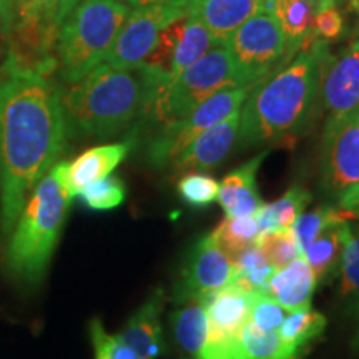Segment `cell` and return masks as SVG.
Listing matches in <instances>:
<instances>
[{
  "label": "cell",
  "instance_id": "obj_19",
  "mask_svg": "<svg viewBox=\"0 0 359 359\" xmlns=\"http://www.w3.org/2000/svg\"><path fill=\"white\" fill-rule=\"evenodd\" d=\"M165 296L161 290H155L132 314L127 326L118 336L130 348L140 354L142 359H156L163 353V333H161L160 314L163 309Z\"/></svg>",
  "mask_w": 359,
  "mask_h": 359
},
{
  "label": "cell",
  "instance_id": "obj_6",
  "mask_svg": "<svg viewBox=\"0 0 359 359\" xmlns=\"http://www.w3.org/2000/svg\"><path fill=\"white\" fill-rule=\"evenodd\" d=\"M60 0H11L6 60L12 70L53 75Z\"/></svg>",
  "mask_w": 359,
  "mask_h": 359
},
{
  "label": "cell",
  "instance_id": "obj_3",
  "mask_svg": "<svg viewBox=\"0 0 359 359\" xmlns=\"http://www.w3.org/2000/svg\"><path fill=\"white\" fill-rule=\"evenodd\" d=\"M147 82L140 69L102 62L72 83H60L67 133L77 138L115 137L137 125Z\"/></svg>",
  "mask_w": 359,
  "mask_h": 359
},
{
  "label": "cell",
  "instance_id": "obj_10",
  "mask_svg": "<svg viewBox=\"0 0 359 359\" xmlns=\"http://www.w3.org/2000/svg\"><path fill=\"white\" fill-rule=\"evenodd\" d=\"M185 13L187 7L177 6L130 8L128 17L103 62L118 69H138L154 50L160 34Z\"/></svg>",
  "mask_w": 359,
  "mask_h": 359
},
{
  "label": "cell",
  "instance_id": "obj_18",
  "mask_svg": "<svg viewBox=\"0 0 359 359\" xmlns=\"http://www.w3.org/2000/svg\"><path fill=\"white\" fill-rule=\"evenodd\" d=\"M133 143L135 140L130 137L125 142L93 147L79 155L74 161H67L65 185L70 198H75L88 183L114 172L132 150Z\"/></svg>",
  "mask_w": 359,
  "mask_h": 359
},
{
  "label": "cell",
  "instance_id": "obj_5",
  "mask_svg": "<svg viewBox=\"0 0 359 359\" xmlns=\"http://www.w3.org/2000/svg\"><path fill=\"white\" fill-rule=\"evenodd\" d=\"M128 13L122 0H82L72 8L58 25V83L75 82L102 64Z\"/></svg>",
  "mask_w": 359,
  "mask_h": 359
},
{
  "label": "cell",
  "instance_id": "obj_23",
  "mask_svg": "<svg viewBox=\"0 0 359 359\" xmlns=\"http://www.w3.org/2000/svg\"><path fill=\"white\" fill-rule=\"evenodd\" d=\"M172 327L183 356L187 359L198 358L208 334V316L201 298L180 303V308L172 314Z\"/></svg>",
  "mask_w": 359,
  "mask_h": 359
},
{
  "label": "cell",
  "instance_id": "obj_9",
  "mask_svg": "<svg viewBox=\"0 0 359 359\" xmlns=\"http://www.w3.org/2000/svg\"><path fill=\"white\" fill-rule=\"evenodd\" d=\"M251 87H228L213 93L183 118L161 125L150 132L147 156L151 167L163 168L182 154L200 133L241 109Z\"/></svg>",
  "mask_w": 359,
  "mask_h": 359
},
{
  "label": "cell",
  "instance_id": "obj_14",
  "mask_svg": "<svg viewBox=\"0 0 359 359\" xmlns=\"http://www.w3.org/2000/svg\"><path fill=\"white\" fill-rule=\"evenodd\" d=\"M359 103V39L333 55L323 58L320 75V110L327 118L351 111Z\"/></svg>",
  "mask_w": 359,
  "mask_h": 359
},
{
  "label": "cell",
  "instance_id": "obj_33",
  "mask_svg": "<svg viewBox=\"0 0 359 359\" xmlns=\"http://www.w3.org/2000/svg\"><path fill=\"white\" fill-rule=\"evenodd\" d=\"M90 338L95 353H100L105 359H142L140 354L130 348L118 334L111 336L107 333L100 320L90 323Z\"/></svg>",
  "mask_w": 359,
  "mask_h": 359
},
{
  "label": "cell",
  "instance_id": "obj_43",
  "mask_svg": "<svg viewBox=\"0 0 359 359\" xmlns=\"http://www.w3.org/2000/svg\"><path fill=\"white\" fill-rule=\"evenodd\" d=\"M0 188H2V156H0Z\"/></svg>",
  "mask_w": 359,
  "mask_h": 359
},
{
  "label": "cell",
  "instance_id": "obj_44",
  "mask_svg": "<svg viewBox=\"0 0 359 359\" xmlns=\"http://www.w3.org/2000/svg\"><path fill=\"white\" fill-rule=\"evenodd\" d=\"M95 359H105V358H103L100 353H95Z\"/></svg>",
  "mask_w": 359,
  "mask_h": 359
},
{
  "label": "cell",
  "instance_id": "obj_42",
  "mask_svg": "<svg viewBox=\"0 0 359 359\" xmlns=\"http://www.w3.org/2000/svg\"><path fill=\"white\" fill-rule=\"evenodd\" d=\"M348 114H351V115L354 116V118H356V120H359V103H358V105H356V107H354V109H353L351 111H348Z\"/></svg>",
  "mask_w": 359,
  "mask_h": 359
},
{
  "label": "cell",
  "instance_id": "obj_28",
  "mask_svg": "<svg viewBox=\"0 0 359 359\" xmlns=\"http://www.w3.org/2000/svg\"><path fill=\"white\" fill-rule=\"evenodd\" d=\"M338 276L341 298L359 308V224H353L351 222Z\"/></svg>",
  "mask_w": 359,
  "mask_h": 359
},
{
  "label": "cell",
  "instance_id": "obj_17",
  "mask_svg": "<svg viewBox=\"0 0 359 359\" xmlns=\"http://www.w3.org/2000/svg\"><path fill=\"white\" fill-rule=\"evenodd\" d=\"M269 151L253 156L235 170H231L219 183L218 201L222 205L224 217H245L255 215L264 205L258 191L257 172Z\"/></svg>",
  "mask_w": 359,
  "mask_h": 359
},
{
  "label": "cell",
  "instance_id": "obj_12",
  "mask_svg": "<svg viewBox=\"0 0 359 359\" xmlns=\"http://www.w3.org/2000/svg\"><path fill=\"white\" fill-rule=\"evenodd\" d=\"M218 45L210 30L187 12L160 34L154 50L142 65L173 80Z\"/></svg>",
  "mask_w": 359,
  "mask_h": 359
},
{
  "label": "cell",
  "instance_id": "obj_15",
  "mask_svg": "<svg viewBox=\"0 0 359 359\" xmlns=\"http://www.w3.org/2000/svg\"><path fill=\"white\" fill-rule=\"evenodd\" d=\"M238 125H240V110L213 125L206 132L188 145L185 150L172 161L177 172H201L217 167L231 154L236 145Z\"/></svg>",
  "mask_w": 359,
  "mask_h": 359
},
{
  "label": "cell",
  "instance_id": "obj_35",
  "mask_svg": "<svg viewBox=\"0 0 359 359\" xmlns=\"http://www.w3.org/2000/svg\"><path fill=\"white\" fill-rule=\"evenodd\" d=\"M344 32V19L341 12L334 6L323 8L314 13L313 20V35L314 40L321 42H334Z\"/></svg>",
  "mask_w": 359,
  "mask_h": 359
},
{
  "label": "cell",
  "instance_id": "obj_31",
  "mask_svg": "<svg viewBox=\"0 0 359 359\" xmlns=\"http://www.w3.org/2000/svg\"><path fill=\"white\" fill-rule=\"evenodd\" d=\"M77 196L92 210H111L123 203L127 196L125 183L115 175H107L83 187Z\"/></svg>",
  "mask_w": 359,
  "mask_h": 359
},
{
  "label": "cell",
  "instance_id": "obj_37",
  "mask_svg": "<svg viewBox=\"0 0 359 359\" xmlns=\"http://www.w3.org/2000/svg\"><path fill=\"white\" fill-rule=\"evenodd\" d=\"M8 15H11V0H0V22H2V34L6 39Z\"/></svg>",
  "mask_w": 359,
  "mask_h": 359
},
{
  "label": "cell",
  "instance_id": "obj_21",
  "mask_svg": "<svg viewBox=\"0 0 359 359\" xmlns=\"http://www.w3.org/2000/svg\"><path fill=\"white\" fill-rule=\"evenodd\" d=\"M348 231L349 218L336 219L323 228L304 250L303 257L311 266L318 283H327L338 276Z\"/></svg>",
  "mask_w": 359,
  "mask_h": 359
},
{
  "label": "cell",
  "instance_id": "obj_16",
  "mask_svg": "<svg viewBox=\"0 0 359 359\" xmlns=\"http://www.w3.org/2000/svg\"><path fill=\"white\" fill-rule=\"evenodd\" d=\"M264 0H188V15L201 22L219 45L263 8Z\"/></svg>",
  "mask_w": 359,
  "mask_h": 359
},
{
  "label": "cell",
  "instance_id": "obj_39",
  "mask_svg": "<svg viewBox=\"0 0 359 359\" xmlns=\"http://www.w3.org/2000/svg\"><path fill=\"white\" fill-rule=\"evenodd\" d=\"M306 2H309V6L313 7L314 13H316V12L323 11V8H326V7H331V6H334V2H336V0H306Z\"/></svg>",
  "mask_w": 359,
  "mask_h": 359
},
{
  "label": "cell",
  "instance_id": "obj_20",
  "mask_svg": "<svg viewBox=\"0 0 359 359\" xmlns=\"http://www.w3.org/2000/svg\"><path fill=\"white\" fill-rule=\"evenodd\" d=\"M316 276L302 255L288 266L278 269L263 293L281 304L288 313L311 308L313 293L316 290Z\"/></svg>",
  "mask_w": 359,
  "mask_h": 359
},
{
  "label": "cell",
  "instance_id": "obj_41",
  "mask_svg": "<svg viewBox=\"0 0 359 359\" xmlns=\"http://www.w3.org/2000/svg\"><path fill=\"white\" fill-rule=\"evenodd\" d=\"M4 48H6V43H4V34H2V22H0V55L4 53Z\"/></svg>",
  "mask_w": 359,
  "mask_h": 359
},
{
  "label": "cell",
  "instance_id": "obj_30",
  "mask_svg": "<svg viewBox=\"0 0 359 359\" xmlns=\"http://www.w3.org/2000/svg\"><path fill=\"white\" fill-rule=\"evenodd\" d=\"M257 245L262 248L264 257L275 266L276 271L288 266L291 262H294L296 258L303 255V251L298 245V240H296L293 233V228L262 233L258 236Z\"/></svg>",
  "mask_w": 359,
  "mask_h": 359
},
{
  "label": "cell",
  "instance_id": "obj_11",
  "mask_svg": "<svg viewBox=\"0 0 359 359\" xmlns=\"http://www.w3.org/2000/svg\"><path fill=\"white\" fill-rule=\"evenodd\" d=\"M257 296L230 283L201 298L208 316V334L196 359H233L236 338L250 320Z\"/></svg>",
  "mask_w": 359,
  "mask_h": 359
},
{
  "label": "cell",
  "instance_id": "obj_38",
  "mask_svg": "<svg viewBox=\"0 0 359 359\" xmlns=\"http://www.w3.org/2000/svg\"><path fill=\"white\" fill-rule=\"evenodd\" d=\"M79 2H82V0H60V8H58V25H60V22L65 19L67 13L77 6Z\"/></svg>",
  "mask_w": 359,
  "mask_h": 359
},
{
  "label": "cell",
  "instance_id": "obj_4",
  "mask_svg": "<svg viewBox=\"0 0 359 359\" xmlns=\"http://www.w3.org/2000/svg\"><path fill=\"white\" fill-rule=\"evenodd\" d=\"M65 173L67 161H58L45 173L13 226L7 268L17 280L39 281L48 266L72 201Z\"/></svg>",
  "mask_w": 359,
  "mask_h": 359
},
{
  "label": "cell",
  "instance_id": "obj_40",
  "mask_svg": "<svg viewBox=\"0 0 359 359\" xmlns=\"http://www.w3.org/2000/svg\"><path fill=\"white\" fill-rule=\"evenodd\" d=\"M351 349H353V353L359 354V325L356 327V333H354L353 339H351Z\"/></svg>",
  "mask_w": 359,
  "mask_h": 359
},
{
  "label": "cell",
  "instance_id": "obj_8",
  "mask_svg": "<svg viewBox=\"0 0 359 359\" xmlns=\"http://www.w3.org/2000/svg\"><path fill=\"white\" fill-rule=\"evenodd\" d=\"M238 83L251 87L283 69L294 55L280 24L268 11H259L226 40Z\"/></svg>",
  "mask_w": 359,
  "mask_h": 359
},
{
  "label": "cell",
  "instance_id": "obj_29",
  "mask_svg": "<svg viewBox=\"0 0 359 359\" xmlns=\"http://www.w3.org/2000/svg\"><path fill=\"white\" fill-rule=\"evenodd\" d=\"M356 213L351 212H344V210L336 208V206L326 203L321 206H316V208L311 210L308 213H302L296 219L293 228V233L298 240V245L302 251L304 253V250L308 248V245L316 238L318 233H320L323 228L327 226L330 223L336 222V219H343V218H356Z\"/></svg>",
  "mask_w": 359,
  "mask_h": 359
},
{
  "label": "cell",
  "instance_id": "obj_27",
  "mask_svg": "<svg viewBox=\"0 0 359 359\" xmlns=\"http://www.w3.org/2000/svg\"><path fill=\"white\" fill-rule=\"evenodd\" d=\"M326 325L327 321L325 314L314 311L311 308L299 309V311L286 314L285 321L278 327V334L286 343L306 351L308 344L325 333Z\"/></svg>",
  "mask_w": 359,
  "mask_h": 359
},
{
  "label": "cell",
  "instance_id": "obj_24",
  "mask_svg": "<svg viewBox=\"0 0 359 359\" xmlns=\"http://www.w3.org/2000/svg\"><path fill=\"white\" fill-rule=\"evenodd\" d=\"M304 349L286 343L278 331H259L246 321L238 334L233 359H302Z\"/></svg>",
  "mask_w": 359,
  "mask_h": 359
},
{
  "label": "cell",
  "instance_id": "obj_32",
  "mask_svg": "<svg viewBox=\"0 0 359 359\" xmlns=\"http://www.w3.org/2000/svg\"><path fill=\"white\" fill-rule=\"evenodd\" d=\"M178 193L187 205L201 208L218 200L219 183L206 173L185 172L178 180Z\"/></svg>",
  "mask_w": 359,
  "mask_h": 359
},
{
  "label": "cell",
  "instance_id": "obj_36",
  "mask_svg": "<svg viewBox=\"0 0 359 359\" xmlns=\"http://www.w3.org/2000/svg\"><path fill=\"white\" fill-rule=\"evenodd\" d=\"M127 4L130 8L147 7V6H177V7H187L188 0H122Z\"/></svg>",
  "mask_w": 359,
  "mask_h": 359
},
{
  "label": "cell",
  "instance_id": "obj_26",
  "mask_svg": "<svg viewBox=\"0 0 359 359\" xmlns=\"http://www.w3.org/2000/svg\"><path fill=\"white\" fill-rule=\"evenodd\" d=\"M210 235H212L215 243L231 259L248 245L257 243L259 236L258 215L226 217Z\"/></svg>",
  "mask_w": 359,
  "mask_h": 359
},
{
  "label": "cell",
  "instance_id": "obj_1",
  "mask_svg": "<svg viewBox=\"0 0 359 359\" xmlns=\"http://www.w3.org/2000/svg\"><path fill=\"white\" fill-rule=\"evenodd\" d=\"M53 75L0 67V230L11 235L30 193L64 151L67 122Z\"/></svg>",
  "mask_w": 359,
  "mask_h": 359
},
{
  "label": "cell",
  "instance_id": "obj_2",
  "mask_svg": "<svg viewBox=\"0 0 359 359\" xmlns=\"http://www.w3.org/2000/svg\"><path fill=\"white\" fill-rule=\"evenodd\" d=\"M330 43L314 40L251 88L240 109L236 150L294 140L320 110V75Z\"/></svg>",
  "mask_w": 359,
  "mask_h": 359
},
{
  "label": "cell",
  "instance_id": "obj_13",
  "mask_svg": "<svg viewBox=\"0 0 359 359\" xmlns=\"http://www.w3.org/2000/svg\"><path fill=\"white\" fill-rule=\"evenodd\" d=\"M235 278V264L215 243L212 235H205L191 246L175 285V302L200 299L230 285Z\"/></svg>",
  "mask_w": 359,
  "mask_h": 359
},
{
  "label": "cell",
  "instance_id": "obj_22",
  "mask_svg": "<svg viewBox=\"0 0 359 359\" xmlns=\"http://www.w3.org/2000/svg\"><path fill=\"white\" fill-rule=\"evenodd\" d=\"M263 11L275 15L293 55L314 42V11L306 0H264Z\"/></svg>",
  "mask_w": 359,
  "mask_h": 359
},
{
  "label": "cell",
  "instance_id": "obj_7",
  "mask_svg": "<svg viewBox=\"0 0 359 359\" xmlns=\"http://www.w3.org/2000/svg\"><path fill=\"white\" fill-rule=\"evenodd\" d=\"M320 167L327 203L359 217V120L351 114L326 120Z\"/></svg>",
  "mask_w": 359,
  "mask_h": 359
},
{
  "label": "cell",
  "instance_id": "obj_34",
  "mask_svg": "<svg viewBox=\"0 0 359 359\" xmlns=\"http://www.w3.org/2000/svg\"><path fill=\"white\" fill-rule=\"evenodd\" d=\"M286 314L288 311L280 303L262 293L255 298L248 321L259 331H278Z\"/></svg>",
  "mask_w": 359,
  "mask_h": 359
},
{
  "label": "cell",
  "instance_id": "obj_45",
  "mask_svg": "<svg viewBox=\"0 0 359 359\" xmlns=\"http://www.w3.org/2000/svg\"><path fill=\"white\" fill-rule=\"evenodd\" d=\"M351 2H353V4H359V0H351Z\"/></svg>",
  "mask_w": 359,
  "mask_h": 359
},
{
  "label": "cell",
  "instance_id": "obj_25",
  "mask_svg": "<svg viewBox=\"0 0 359 359\" xmlns=\"http://www.w3.org/2000/svg\"><path fill=\"white\" fill-rule=\"evenodd\" d=\"M309 201H311V193L304 190L303 187L293 185L273 203H264L257 212L259 219V235L288 230L304 212Z\"/></svg>",
  "mask_w": 359,
  "mask_h": 359
}]
</instances>
